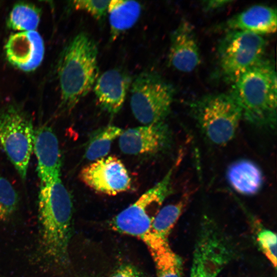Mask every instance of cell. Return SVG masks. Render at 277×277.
Returning <instances> with one entry per match:
<instances>
[{
	"label": "cell",
	"mask_w": 277,
	"mask_h": 277,
	"mask_svg": "<svg viewBox=\"0 0 277 277\" xmlns=\"http://www.w3.org/2000/svg\"><path fill=\"white\" fill-rule=\"evenodd\" d=\"M236 277H261L256 275H252L250 273H243L241 275H239Z\"/></svg>",
	"instance_id": "obj_27"
},
{
	"label": "cell",
	"mask_w": 277,
	"mask_h": 277,
	"mask_svg": "<svg viewBox=\"0 0 277 277\" xmlns=\"http://www.w3.org/2000/svg\"><path fill=\"white\" fill-rule=\"evenodd\" d=\"M141 10V5L134 1H109L107 13L110 39L114 41L121 33L131 28L138 19Z\"/></svg>",
	"instance_id": "obj_18"
},
{
	"label": "cell",
	"mask_w": 277,
	"mask_h": 277,
	"mask_svg": "<svg viewBox=\"0 0 277 277\" xmlns=\"http://www.w3.org/2000/svg\"><path fill=\"white\" fill-rule=\"evenodd\" d=\"M226 177L232 188L245 195L259 192L264 184V175L254 162L241 159L233 162L228 167Z\"/></svg>",
	"instance_id": "obj_16"
},
{
	"label": "cell",
	"mask_w": 277,
	"mask_h": 277,
	"mask_svg": "<svg viewBox=\"0 0 277 277\" xmlns=\"http://www.w3.org/2000/svg\"><path fill=\"white\" fill-rule=\"evenodd\" d=\"M35 131L32 119L18 106L0 108V144L21 179H26Z\"/></svg>",
	"instance_id": "obj_5"
},
{
	"label": "cell",
	"mask_w": 277,
	"mask_h": 277,
	"mask_svg": "<svg viewBox=\"0 0 277 277\" xmlns=\"http://www.w3.org/2000/svg\"><path fill=\"white\" fill-rule=\"evenodd\" d=\"M276 25V9L256 5L229 18L224 26L228 31H247L262 35L275 32Z\"/></svg>",
	"instance_id": "obj_15"
},
{
	"label": "cell",
	"mask_w": 277,
	"mask_h": 277,
	"mask_svg": "<svg viewBox=\"0 0 277 277\" xmlns=\"http://www.w3.org/2000/svg\"><path fill=\"white\" fill-rule=\"evenodd\" d=\"M123 132L122 129L114 125H107L92 131L85 147V158L95 161L106 156L113 141Z\"/></svg>",
	"instance_id": "obj_20"
},
{
	"label": "cell",
	"mask_w": 277,
	"mask_h": 277,
	"mask_svg": "<svg viewBox=\"0 0 277 277\" xmlns=\"http://www.w3.org/2000/svg\"><path fill=\"white\" fill-rule=\"evenodd\" d=\"M98 49L87 33L77 34L61 54L57 65L60 107L70 110L92 89L98 77Z\"/></svg>",
	"instance_id": "obj_3"
},
{
	"label": "cell",
	"mask_w": 277,
	"mask_h": 277,
	"mask_svg": "<svg viewBox=\"0 0 277 277\" xmlns=\"http://www.w3.org/2000/svg\"><path fill=\"white\" fill-rule=\"evenodd\" d=\"M190 108L202 134L215 146L230 142L243 118L240 107L229 93L203 96L192 102Z\"/></svg>",
	"instance_id": "obj_4"
},
{
	"label": "cell",
	"mask_w": 277,
	"mask_h": 277,
	"mask_svg": "<svg viewBox=\"0 0 277 277\" xmlns=\"http://www.w3.org/2000/svg\"><path fill=\"white\" fill-rule=\"evenodd\" d=\"M232 3V1H221V0H211L203 2V8L206 11H214L220 8H223L229 3Z\"/></svg>",
	"instance_id": "obj_26"
},
{
	"label": "cell",
	"mask_w": 277,
	"mask_h": 277,
	"mask_svg": "<svg viewBox=\"0 0 277 277\" xmlns=\"http://www.w3.org/2000/svg\"><path fill=\"white\" fill-rule=\"evenodd\" d=\"M37 207L39 262L46 268L64 269L69 263L73 203L61 178L40 185Z\"/></svg>",
	"instance_id": "obj_1"
},
{
	"label": "cell",
	"mask_w": 277,
	"mask_h": 277,
	"mask_svg": "<svg viewBox=\"0 0 277 277\" xmlns=\"http://www.w3.org/2000/svg\"><path fill=\"white\" fill-rule=\"evenodd\" d=\"M130 107L135 118L144 125L164 122L174 94L173 87L158 74L145 71L131 85Z\"/></svg>",
	"instance_id": "obj_6"
},
{
	"label": "cell",
	"mask_w": 277,
	"mask_h": 277,
	"mask_svg": "<svg viewBox=\"0 0 277 277\" xmlns=\"http://www.w3.org/2000/svg\"><path fill=\"white\" fill-rule=\"evenodd\" d=\"M110 277H144L142 272L135 266L130 264L122 265Z\"/></svg>",
	"instance_id": "obj_25"
},
{
	"label": "cell",
	"mask_w": 277,
	"mask_h": 277,
	"mask_svg": "<svg viewBox=\"0 0 277 277\" xmlns=\"http://www.w3.org/2000/svg\"><path fill=\"white\" fill-rule=\"evenodd\" d=\"M176 163L160 182L112 219L110 226L113 230L144 240L150 233L153 217L150 213L153 209H157L172 192V176Z\"/></svg>",
	"instance_id": "obj_8"
},
{
	"label": "cell",
	"mask_w": 277,
	"mask_h": 277,
	"mask_svg": "<svg viewBox=\"0 0 277 277\" xmlns=\"http://www.w3.org/2000/svg\"><path fill=\"white\" fill-rule=\"evenodd\" d=\"M19 202L18 193L6 177L0 175V222H5L14 214Z\"/></svg>",
	"instance_id": "obj_22"
},
{
	"label": "cell",
	"mask_w": 277,
	"mask_h": 277,
	"mask_svg": "<svg viewBox=\"0 0 277 277\" xmlns=\"http://www.w3.org/2000/svg\"><path fill=\"white\" fill-rule=\"evenodd\" d=\"M7 60L16 68L32 71L41 64L44 54V44L35 30L18 32L11 35L5 47Z\"/></svg>",
	"instance_id": "obj_12"
},
{
	"label": "cell",
	"mask_w": 277,
	"mask_h": 277,
	"mask_svg": "<svg viewBox=\"0 0 277 277\" xmlns=\"http://www.w3.org/2000/svg\"><path fill=\"white\" fill-rule=\"evenodd\" d=\"M40 185H48L61 178L62 155L56 135L48 126L35 131L33 149Z\"/></svg>",
	"instance_id": "obj_11"
},
{
	"label": "cell",
	"mask_w": 277,
	"mask_h": 277,
	"mask_svg": "<svg viewBox=\"0 0 277 277\" xmlns=\"http://www.w3.org/2000/svg\"><path fill=\"white\" fill-rule=\"evenodd\" d=\"M189 198V194H186L178 202L165 206L159 210L152 219L150 232L156 236L168 240Z\"/></svg>",
	"instance_id": "obj_19"
},
{
	"label": "cell",
	"mask_w": 277,
	"mask_h": 277,
	"mask_svg": "<svg viewBox=\"0 0 277 277\" xmlns=\"http://www.w3.org/2000/svg\"><path fill=\"white\" fill-rule=\"evenodd\" d=\"M39 21V12L35 6L19 3L12 9L7 24L10 29L15 31H34L38 27Z\"/></svg>",
	"instance_id": "obj_21"
},
{
	"label": "cell",
	"mask_w": 277,
	"mask_h": 277,
	"mask_svg": "<svg viewBox=\"0 0 277 277\" xmlns=\"http://www.w3.org/2000/svg\"><path fill=\"white\" fill-rule=\"evenodd\" d=\"M266 41L262 35L231 30L221 40L217 49L220 73L233 83L242 74L264 58Z\"/></svg>",
	"instance_id": "obj_7"
},
{
	"label": "cell",
	"mask_w": 277,
	"mask_h": 277,
	"mask_svg": "<svg viewBox=\"0 0 277 277\" xmlns=\"http://www.w3.org/2000/svg\"><path fill=\"white\" fill-rule=\"evenodd\" d=\"M170 141V133L164 122L146 125L123 131L119 137L121 151L127 154H152L164 150Z\"/></svg>",
	"instance_id": "obj_10"
},
{
	"label": "cell",
	"mask_w": 277,
	"mask_h": 277,
	"mask_svg": "<svg viewBox=\"0 0 277 277\" xmlns=\"http://www.w3.org/2000/svg\"><path fill=\"white\" fill-rule=\"evenodd\" d=\"M131 78L124 71L113 68L98 76L93 86L101 107L111 114L117 113L124 103Z\"/></svg>",
	"instance_id": "obj_14"
},
{
	"label": "cell",
	"mask_w": 277,
	"mask_h": 277,
	"mask_svg": "<svg viewBox=\"0 0 277 277\" xmlns=\"http://www.w3.org/2000/svg\"><path fill=\"white\" fill-rule=\"evenodd\" d=\"M229 93L240 107L243 118L260 127L276 123V74L272 62L263 58L232 83Z\"/></svg>",
	"instance_id": "obj_2"
},
{
	"label": "cell",
	"mask_w": 277,
	"mask_h": 277,
	"mask_svg": "<svg viewBox=\"0 0 277 277\" xmlns=\"http://www.w3.org/2000/svg\"><path fill=\"white\" fill-rule=\"evenodd\" d=\"M201 62L194 28L189 22L183 20L171 35L169 64L180 72L188 73L194 70Z\"/></svg>",
	"instance_id": "obj_13"
},
{
	"label": "cell",
	"mask_w": 277,
	"mask_h": 277,
	"mask_svg": "<svg viewBox=\"0 0 277 277\" xmlns=\"http://www.w3.org/2000/svg\"><path fill=\"white\" fill-rule=\"evenodd\" d=\"M143 242L153 260L156 277H182V259L171 249L168 240L156 236L150 232Z\"/></svg>",
	"instance_id": "obj_17"
},
{
	"label": "cell",
	"mask_w": 277,
	"mask_h": 277,
	"mask_svg": "<svg viewBox=\"0 0 277 277\" xmlns=\"http://www.w3.org/2000/svg\"><path fill=\"white\" fill-rule=\"evenodd\" d=\"M109 1L78 0L72 2L75 10L84 11L97 21H102L107 13Z\"/></svg>",
	"instance_id": "obj_24"
},
{
	"label": "cell",
	"mask_w": 277,
	"mask_h": 277,
	"mask_svg": "<svg viewBox=\"0 0 277 277\" xmlns=\"http://www.w3.org/2000/svg\"><path fill=\"white\" fill-rule=\"evenodd\" d=\"M256 242L260 250L274 268L276 266V235L269 229L259 227L256 232Z\"/></svg>",
	"instance_id": "obj_23"
},
{
	"label": "cell",
	"mask_w": 277,
	"mask_h": 277,
	"mask_svg": "<svg viewBox=\"0 0 277 277\" xmlns=\"http://www.w3.org/2000/svg\"><path fill=\"white\" fill-rule=\"evenodd\" d=\"M81 180L96 192L115 195L128 190L131 179L122 162L115 156L97 160L80 171Z\"/></svg>",
	"instance_id": "obj_9"
}]
</instances>
